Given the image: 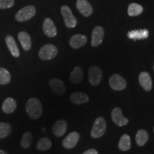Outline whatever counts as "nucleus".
Returning <instances> with one entry per match:
<instances>
[{"label":"nucleus","instance_id":"obj_13","mask_svg":"<svg viewBox=\"0 0 154 154\" xmlns=\"http://www.w3.org/2000/svg\"><path fill=\"white\" fill-rule=\"evenodd\" d=\"M44 33L48 37H54L57 34V30L54 23L50 18H47L43 24Z\"/></svg>","mask_w":154,"mask_h":154},{"label":"nucleus","instance_id":"obj_32","mask_svg":"<svg viewBox=\"0 0 154 154\" xmlns=\"http://www.w3.org/2000/svg\"><path fill=\"white\" fill-rule=\"evenodd\" d=\"M0 154H7V153L6 151H3V150L0 149Z\"/></svg>","mask_w":154,"mask_h":154},{"label":"nucleus","instance_id":"obj_2","mask_svg":"<svg viewBox=\"0 0 154 154\" xmlns=\"http://www.w3.org/2000/svg\"><path fill=\"white\" fill-rule=\"evenodd\" d=\"M106 130V122L103 117H98L94 121L92 129L91 131V136L94 138H99L103 136Z\"/></svg>","mask_w":154,"mask_h":154},{"label":"nucleus","instance_id":"obj_28","mask_svg":"<svg viewBox=\"0 0 154 154\" xmlns=\"http://www.w3.org/2000/svg\"><path fill=\"white\" fill-rule=\"evenodd\" d=\"M11 81V74L8 70L0 67V84L6 85Z\"/></svg>","mask_w":154,"mask_h":154},{"label":"nucleus","instance_id":"obj_20","mask_svg":"<svg viewBox=\"0 0 154 154\" xmlns=\"http://www.w3.org/2000/svg\"><path fill=\"white\" fill-rule=\"evenodd\" d=\"M17 101L11 97L7 98L2 104V110L5 113H11L16 110Z\"/></svg>","mask_w":154,"mask_h":154},{"label":"nucleus","instance_id":"obj_5","mask_svg":"<svg viewBox=\"0 0 154 154\" xmlns=\"http://www.w3.org/2000/svg\"><path fill=\"white\" fill-rule=\"evenodd\" d=\"M61 12L66 27L69 29L74 28L77 24V20L76 17L72 14V11L70 8L68 6L63 5L61 8Z\"/></svg>","mask_w":154,"mask_h":154},{"label":"nucleus","instance_id":"obj_31","mask_svg":"<svg viewBox=\"0 0 154 154\" xmlns=\"http://www.w3.org/2000/svg\"><path fill=\"white\" fill-rule=\"evenodd\" d=\"M83 154H98V152L96 149H88L85 152H84Z\"/></svg>","mask_w":154,"mask_h":154},{"label":"nucleus","instance_id":"obj_30","mask_svg":"<svg viewBox=\"0 0 154 154\" xmlns=\"http://www.w3.org/2000/svg\"><path fill=\"white\" fill-rule=\"evenodd\" d=\"M14 0H0V9H7L13 7Z\"/></svg>","mask_w":154,"mask_h":154},{"label":"nucleus","instance_id":"obj_9","mask_svg":"<svg viewBox=\"0 0 154 154\" xmlns=\"http://www.w3.org/2000/svg\"><path fill=\"white\" fill-rule=\"evenodd\" d=\"M80 138V135L78 132L73 131L70 133L62 141V145L65 149H72L78 143Z\"/></svg>","mask_w":154,"mask_h":154},{"label":"nucleus","instance_id":"obj_33","mask_svg":"<svg viewBox=\"0 0 154 154\" xmlns=\"http://www.w3.org/2000/svg\"><path fill=\"white\" fill-rule=\"evenodd\" d=\"M153 70H154V66H153Z\"/></svg>","mask_w":154,"mask_h":154},{"label":"nucleus","instance_id":"obj_17","mask_svg":"<svg viewBox=\"0 0 154 154\" xmlns=\"http://www.w3.org/2000/svg\"><path fill=\"white\" fill-rule=\"evenodd\" d=\"M5 42L11 55L14 57H19L20 55V52H19V48L17 47L14 37L11 35L7 36L5 38Z\"/></svg>","mask_w":154,"mask_h":154},{"label":"nucleus","instance_id":"obj_23","mask_svg":"<svg viewBox=\"0 0 154 154\" xmlns=\"http://www.w3.org/2000/svg\"><path fill=\"white\" fill-rule=\"evenodd\" d=\"M119 149L123 151H127L131 148V140L128 135L124 134L120 138L119 143Z\"/></svg>","mask_w":154,"mask_h":154},{"label":"nucleus","instance_id":"obj_22","mask_svg":"<svg viewBox=\"0 0 154 154\" xmlns=\"http://www.w3.org/2000/svg\"><path fill=\"white\" fill-rule=\"evenodd\" d=\"M84 73L80 66H76L70 74V80L73 84H79L83 79Z\"/></svg>","mask_w":154,"mask_h":154},{"label":"nucleus","instance_id":"obj_19","mask_svg":"<svg viewBox=\"0 0 154 154\" xmlns=\"http://www.w3.org/2000/svg\"><path fill=\"white\" fill-rule=\"evenodd\" d=\"M70 100L74 104L80 105L88 102L89 99L87 94L82 93V92H75L71 94Z\"/></svg>","mask_w":154,"mask_h":154},{"label":"nucleus","instance_id":"obj_24","mask_svg":"<svg viewBox=\"0 0 154 154\" xmlns=\"http://www.w3.org/2000/svg\"><path fill=\"white\" fill-rule=\"evenodd\" d=\"M148 140H149V134L147 131L143 129L138 130L136 136V141L138 146H144L148 141Z\"/></svg>","mask_w":154,"mask_h":154},{"label":"nucleus","instance_id":"obj_15","mask_svg":"<svg viewBox=\"0 0 154 154\" xmlns=\"http://www.w3.org/2000/svg\"><path fill=\"white\" fill-rule=\"evenodd\" d=\"M86 42H87V37L84 34H75L69 40L70 46L75 49L84 46Z\"/></svg>","mask_w":154,"mask_h":154},{"label":"nucleus","instance_id":"obj_21","mask_svg":"<svg viewBox=\"0 0 154 154\" xmlns=\"http://www.w3.org/2000/svg\"><path fill=\"white\" fill-rule=\"evenodd\" d=\"M149 32L147 29H139V30H133L128 32V37L132 38L134 40L143 39L149 36Z\"/></svg>","mask_w":154,"mask_h":154},{"label":"nucleus","instance_id":"obj_6","mask_svg":"<svg viewBox=\"0 0 154 154\" xmlns=\"http://www.w3.org/2000/svg\"><path fill=\"white\" fill-rule=\"evenodd\" d=\"M103 74L101 69L96 66H92L88 69V80L91 86H96L101 83Z\"/></svg>","mask_w":154,"mask_h":154},{"label":"nucleus","instance_id":"obj_4","mask_svg":"<svg viewBox=\"0 0 154 154\" xmlns=\"http://www.w3.org/2000/svg\"><path fill=\"white\" fill-rule=\"evenodd\" d=\"M36 14V8L34 6H26L17 11L15 15V19L18 22H22L29 20Z\"/></svg>","mask_w":154,"mask_h":154},{"label":"nucleus","instance_id":"obj_25","mask_svg":"<svg viewBox=\"0 0 154 154\" xmlns=\"http://www.w3.org/2000/svg\"><path fill=\"white\" fill-rule=\"evenodd\" d=\"M143 9L142 6L136 3L130 4L128 8V14L130 17L138 16L143 12Z\"/></svg>","mask_w":154,"mask_h":154},{"label":"nucleus","instance_id":"obj_12","mask_svg":"<svg viewBox=\"0 0 154 154\" xmlns=\"http://www.w3.org/2000/svg\"><path fill=\"white\" fill-rule=\"evenodd\" d=\"M76 8L84 17H89L93 13V8L87 0H77Z\"/></svg>","mask_w":154,"mask_h":154},{"label":"nucleus","instance_id":"obj_8","mask_svg":"<svg viewBox=\"0 0 154 154\" xmlns=\"http://www.w3.org/2000/svg\"><path fill=\"white\" fill-rule=\"evenodd\" d=\"M111 119L113 123L119 126H124L128 124V119L122 114V110L119 107H116L111 112Z\"/></svg>","mask_w":154,"mask_h":154},{"label":"nucleus","instance_id":"obj_27","mask_svg":"<svg viewBox=\"0 0 154 154\" xmlns=\"http://www.w3.org/2000/svg\"><path fill=\"white\" fill-rule=\"evenodd\" d=\"M32 139H33V136L30 131H26L23 135L22 140H21V146L23 149H29L32 144Z\"/></svg>","mask_w":154,"mask_h":154},{"label":"nucleus","instance_id":"obj_11","mask_svg":"<svg viewBox=\"0 0 154 154\" xmlns=\"http://www.w3.org/2000/svg\"><path fill=\"white\" fill-rule=\"evenodd\" d=\"M104 37V30L101 26H98L94 29L91 36V46L94 47H98L103 42Z\"/></svg>","mask_w":154,"mask_h":154},{"label":"nucleus","instance_id":"obj_14","mask_svg":"<svg viewBox=\"0 0 154 154\" xmlns=\"http://www.w3.org/2000/svg\"><path fill=\"white\" fill-rule=\"evenodd\" d=\"M67 129V123L64 120H58L52 126V132L57 137H61Z\"/></svg>","mask_w":154,"mask_h":154},{"label":"nucleus","instance_id":"obj_3","mask_svg":"<svg viewBox=\"0 0 154 154\" xmlns=\"http://www.w3.org/2000/svg\"><path fill=\"white\" fill-rule=\"evenodd\" d=\"M58 54V49L53 44H46L40 49L38 51V57L42 60H51Z\"/></svg>","mask_w":154,"mask_h":154},{"label":"nucleus","instance_id":"obj_29","mask_svg":"<svg viewBox=\"0 0 154 154\" xmlns=\"http://www.w3.org/2000/svg\"><path fill=\"white\" fill-rule=\"evenodd\" d=\"M11 132V125L6 122H0V138H4L9 136Z\"/></svg>","mask_w":154,"mask_h":154},{"label":"nucleus","instance_id":"obj_26","mask_svg":"<svg viewBox=\"0 0 154 154\" xmlns=\"http://www.w3.org/2000/svg\"><path fill=\"white\" fill-rule=\"evenodd\" d=\"M51 140L48 138H42L38 140L37 145H36V148L39 151H47L51 149Z\"/></svg>","mask_w":154,"mask_h":154},{"label":"nucleus","instance_id":"obj_7","mask_svg":"<svg viewBox=\"0 0 154 154\" xmlns=\"http://www.w3.org/2000/svg\"><path fill=\"white\" fill-rule=\"evenodd\" d=\"M109 85L112 89L115 91H121L124 90L126 87V82L124 79V77H122L119 74H113L110 77L109 81Z\"/></svg>","mask_w":154,"mask_h":154},{"label":"nucleus","instance_id":"obj_16","mask_svg":"<svg viewBox=\"0 0 154 154\" xmlns=\"http://www.w3.org/2000/svg\"><path fill=\"white\" fill-rule=\"evenodd\" d=\"M140 85L146 91H151L152 88V80L151 76L148 72H141L138 76Z\"/></svg>","mask_w":154,"mask_h":154},{"label":"nucleus","instance_id":"obj_18","mask_svg":"<svg viewBox=\"0 0 154 154\" xmlns=\"http://www.w3.org/2000/svg\"><path fill=\"white\" fill-rule=\"evenodd\" d=\"M18 38L21 45L25 51H29L32 47V40L27 32H21L18 34Z\"/></svg>","mask_w":154,"mask_h":154},{"label":"nucleus","instance_id":"obj_1","mask_svg":"<svg viewBox=\"0 0 154 154\" xmlns=\"http://www.w3.org/2000/svg\"><path fill=\"white\" fill-rule=\"evenodd\" d=\"M26 111L32 119L36 120L39 119L43 112L41 101L36 98H31L26 103Z\"/></svg>","mask_w":154,"mask_h":154},{"label":"nucleus","instance_id":"obj_10","mask_svg":"<svg viewBox=\"0 0 154 154\" xmlns=\"http://www.w3.org/2000/svg\"><path fill=\"white\" fill-rule=\"evenodd\" d=\"M49 86L51 88V91L55 95L61 96L64 94L66 91V87H65L64 84L62 81L59 79H51L49 80Z\"/></svg>","mask_w":154,"mask_h":154}]
</instances>
